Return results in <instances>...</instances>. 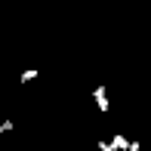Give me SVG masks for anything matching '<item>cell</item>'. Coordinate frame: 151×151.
<instances>
[{
  "instance_id": "4",
  "label": "cell",
  "mask_w": 151,
  "mask_h": 151,
  "mask_svg": "<svg viewBox=\"0 0 151 151\" xmlns=\"http://www.w3.org/2000/svg\"><path fill=\"white\" fill-rule=\"evenodd\" d=\"M99 151H114V148H111V142H99Z\"/></svg>"
},
{
  "instance_id": "1",
  "label": "cell",
  "mask_w": 151,
  "mask_h": 151,
  "mask_svg": "<svg viewBox=\"0 0 151 151\" xmlns=\"http://www.w3.org/2000/svg\"><path fill=\"white\" fill-rule=\"evenodd\" d=\"M105 93H108L105 86H96V93H93V96H96V105H99L102 114H108V96H105Z\"/></svg>"
},
{
  "instance_id": "2",
  "label": "cell",
  "mask_w": 151,
  "mask_h": 151,
  "mask_svg": "<svg viewBox=\"0 0 151 151\" xmlns=\"http://www.w3.org/2000/svg\"><path fill=\"white\" fill-rule=\"evenodd\" d=\"M111 148H114V151H127V148H129V142L117 133V136H114V142H111Z\"/></svg>"
},
{
  "instance_id": "3",
  "label": "cell",
  "mask_w": 151,
  "mask_h": 151,
  "mask_svg": "<svg viewBox=\"0 0 151 151\" xmlns=\"http://www.w3.org/2000/svg\"><path fill=\"white\" fill-rule=\"evenodd\" d=\"M34 77H37V68H28V71L22 74V83H28V80H34Z\"/></svg>"
},
{
  "instance_id": "5",
  "label": "cell",
  "mask_w": 151,
  "mask_h": 151,
  "mask_svg": "<svg viewBox=\"0 0 151 151\" xmlns=\"http://www.w3.org/2000/svg\"><path fill=\"white\" fill-rule=\"evenodd\" d=\"M139 148H142L139 142H129V148H127V151H139Z\"/></svg>"
}]
</instances>
